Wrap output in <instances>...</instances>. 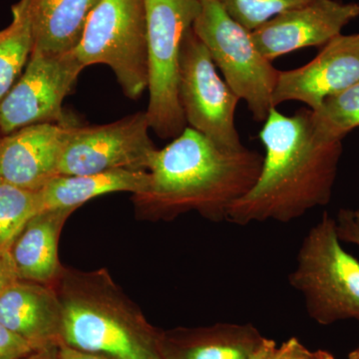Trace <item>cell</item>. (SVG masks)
I'll list each match as a JSON object with an SVG mask.
<instances>
[{"instance_id": "1", "label": "cell", "mask_w": 359, "mask_h": 359, "mask_svg": "<svg viewBox=\"0 0 359 359\" xmlns=\"http://www.w3.org/2000/svg\"><path fill=\"white\" fill-rule=\"evenodd\" d=\"M311 114V109L292 116L271 110L259 135L266 150L261 174L231 208L226 222L290 223L330 203L342 144L316 138Z\"/></svg>"}, {"instance_id": "2", "label": "cell", "mask_w": 359, "mask_h": 359, "mask_svg": "<svg viewBox=\"0 0 359 359\" xmlns=\"http://www.w3.org/2000/svg\"><path fill=\"white\" fill-rule=\"evenodd\" d=\"M264 156L244 148L226 151L187 127L157 150L148 169L147 191L137 199L157 218L196 211L219 223L256 183Z\"/></svg>"}, {"instance_id": "3", "label": "cell", "mask_w": 359, "mask_h": 359, "mask_svg": "<svg viewBox=\"0 0 359 359\" xmlns=\"http://www.w3.org/2000/svg\"><path fill=\"white\" fill-rule=\"evenodd\" d=\"M62 306L61 342L117 359H162L160 332L105 269H63L53 283Z\"/></svg>"}, {"instance_id": "4", "label": "cell", "mask_w": 359, "mask_h": 359, "mask_svg": "<svg viewBox=\"0 0 359 359\" xmlns=\"http://www.w3.org/2000/svg\"><path fill=\"white\" fill-rule=\"evenodd\" d=\"M340 242L337 221L325 212L302 240L289 276L309 316L323 325L359 320V261Z\"/></svg>"}, {"instance_id": "5", "label": "cell", "mask_w": 359, "mask_h": 359, "mask_svg": "<svg viewBox=\"0 0 359 359\" xmlns=\"http://www.w3.org/2000/svg\"><path fill=\"white\" fill-rule=\"evenodd\" d=\"M147 18V117L162 139L176 138L187 128L179 99L182 43L200 11V0H144Z\"/></svg>"}, {"instance_id": "6", "label": "cell", "mask_w": 359, "mask_h": 359, "mask_svg": "<svg viewBox=\"0 0 359 359\" xmlns=\"http://www.w3.org/2000/svg\"><path fill=\"white\" fill-rule=\"evenodd\" d=\"M192 29L218 66L236 95L247 103L252 119L264 122L273 109V94L280 70L264 57L252 32L224 11L218 0H200Z\"/></svg>"}, {"instance_id": "7", "label": "cell", "mask_w": 359, "mask_h": 359, "mask_svg": "<svg viewBox=\"0 0 359 359\" xmlns=\"http://www.w3.org/2000/svg\"><path fill=\"white\" fill-rule=\"evenodd\" d=\"M84 67L109 66L125 95L148 88L147 18L144 0H100L74 50Z\"/></svg>"}, {"instance_id": "8", "label": "cell", "mask_w": 359, "mask_h": 359, "mask_svg": "<svg viewBox=\"0 0 359 359\" xmlns=\"http://www.w3.org/2000/svg\"><path fill=\"white\" fill-rule=\"evenodd\" d=\"M179 99L191 128L223 150L245 148L235 124L241 99L219 76L209 51L192 27L182 43Z\"/></svg>"}, {"instance_id": "9", "label": "cell", "mask_w": 359, "mask_h": 359, "mask_svg": "<svg viewBox=\"0 0 359 359\" xmlns=\"http://www.w3.org/2000/svg\"><path fill=\"white\" fill-rule=\"evenodd\" d=\"M147 113L109 124L71 127L59 175L81 176L113 170L148 171L158 149L149 136Z\"/></svg>"}, {"instance_id": "10", "label": "cell", "mask_w": 359, "mask_h": 359, "mask_svg": "<svg viewBox=\"0 0 359 359\" xmlns=\"http://www.w3.org/2000/svg\"><path fill=\"white\" fill-rule=\"evenodd\" d=\"M84 66L75 52L32 51L20 79L0 102V130L7 135L42 123L69 124L63 102Z\"/></svg>"}, {"instance_id": "11", "label": "cell", "mask_w": 359, "mask_h": 359, "mask_svg": "<svg viewBox=\"0 0 359 359\" xmlns=\"http://www.w3.org/2000/svg\"><path fill=\"white\" fill-rule=\"evenodd\" d=\"M359 16V4L313 0L278 14L252 32L259 52L269 61L306 47L325 45Z\"/></svg>"}, {"instance_id": "12", "label": "cell", "mask_w": 359, "mask_h": 359, "mask_svg": "<svg viewBox=\"0 0 359 359\" xmlns=\"http://www.w3.org/2000/svg\"><path fill=\"white\" fill-rule=\"evenodd\" d=\"M359 82V33L334 37L308 65L280 71L273 106L299 101L311 111L325 99Z\"/></svg>"}, {"instance_id": "13", "label": "cell", "mask_w": 359, "mask_h": 359, "mask_svg": "<svg viewBox=\"0 0 359 359\" xmlns=\"http://www.w3.org/2000/svg\"><path fill=\"white\" fill-rule=\"evenodd\" d=\"M72 126V123H42L4 135L0 139L1 183L30 191L43 189L59 175Z\"/></svg>"}, {"instance_id": "14", "label": "cell", "mask_w": 359, "mask_h": 359, "mask_svg": "<svg viewBox=\"0 0 359 359\" xmlns=\"http://www.w3.org/2000/svg\"><path fill=\"white\" fill-rule=\"evenodd\" d=\"M62 306L52 285L18 280L0 297V323L39 351L60 346Z\"/></svg>"}, {"instance_id": "15", "label": "cell", "mask_w": 359, "mask_h": 359, "mask_svg": "<svg viewBox=\"0 0 359 359\" xmlns=\"http://www.w3.org/2000/svg\"><path fill=\"white\" fill-rule=\"evenodd\" d=\"M263 335L254 325L217 323L160 332L162 359H250Z\"/></svg>"}, {"instance_id": "16", "label": "cell", "mask_w": 359, "mask_h": 359, "mask_svg": "<svg viewBox=\"0 0 359 359\" xmlns=\"http://www.w3.org/2000/svg\"><path fill=\"white\" fill-rule=\"evenodd\" d=\"M73 212L42 210L26 224L9 252L18 280L43 285L56 282L63 269L58 257L59 237Z\"/></svg>"}, {"instance_id": "17", "label": "cell", "mask_w": 359, "mask_h": 359, "mask_svg": "<svg viewBox=\"0 0 359 359\" xmlns=\"http://www.w3.org/2000/svg\"><path fill=\"white\" fill-rule=\"evenodd\" d=\"M33 50L70 53L77 48L92 11L100 0H25Z\"/></svg>"}, {"instance_id": "18", "label": "cell", "mask_w": 359, "mask_h": 359, "mask_svg": "<svg viewBox=\"0 0 359 359\" xmlns=\"http://www.w3.org/2000/svg\"><path fill=\"white\" fill-rule=\"evenodd\" d=\"M149 174L143 170H113L81 176L58 175L40 190L42 210H76L98 196L129 192L140 196L147 191Z\"/></svg>"}, {"instance_id": "19", "label": "cell", "mask_w": 359, "mask_h": 359, "mask_svg": "<svg viewBox=\"0 0 359 359\" xmlns=\"http://www.w3.org/2000/svg\"><path fill=\"white\" fill-rule=\"evenodd\" d=\"M33 50V39L25 0L13 6V21L0 37V102L20 79Z\"/></svg>"}, {"instance_id": "20", "label": "cell", "mask_w": 359, "mask_h": 359, "mask_svg": "<svg viewBox=\"0 0 359 359\" xmlns=\"http://www.w3.org/2000/svg\"><path fill=\"white\" fill-rule=\"evenodd\" d=\"M313 135L323 142L341 141L359 127V82L328 97L318 110L311 111Z\"/></svg>"}, {"instance_id": "21", "label": "cell", "mask_w": 359, "mask_h": 359, "mask_svg": "<svg viewBox=\"0 0 359 359\" xmlns=\"http://www.w3.org/2000/svg\"><path fill=\"white\" fill-rule=\"evenodd\" d=\"M41 211L40 191L0 183V256H8L26 224Z\"/></svg>"}, {"instance_id": "22", "label": "cell", "mask_w": 359, "mask_h": 359, "mask_svg": "<svg viewBox=\"0 0 359 359\" xmlns=\"http://www.w3.org/2000/svg\"><path fill=\"white\" fill-rule=\"evenodd\" d=\"M231 18L254 32L278 14L313 0H218Z\"/></svg>"}, {"instance_id": "23", "label": "cell", "mask_w": 359, "mask_h": 359, "mask_svg": "<svg viewBox=\"0 0 359 359\" xmlns=\"http://www.w3.org/2000/svg\"><path fill=\"white\" fill-rule=\"evenodd\" d=\"M37 351L32 344L0 323V359H21Z\"/></svg>"}, {"instance_id": "24", "label": "cell", "mask_w": 359, "mask_h": 359, "mask_svg": "<svg viewBox=\"0 0 359 359\" xmlns=\"http://www.w3.org/2000/svg\"><path fill=\"white\" fill-rule=\"evenodd\" d=\"M271 359H318V351H311L297 337H292L276 347Z\"/></svg>"}, {"instance_id": "25", "label": "cell", "mask_w": 359, "mask_h": 359, "mask_svg": "<svg viewBox=\"0 0 359 359\" xmlns=\"http://www.w3.org/2000/svg\"><path fill=\"white\" fill-rule=\"evenodd\" d=\"M337 224L340 241L351 243L359 248V229L354 222L353 211L341 210Z\"/></svg>"}, {"instance_id": "26", "label": "cell", "mask_w": 359, "mask_h": 359, "mask_svg": "<svg viewBox=\"0 0 359 359\" xmlns=\"http://www.w3.org/2000/svg\"><path fill=\"white\" fill-rule=\"evenodd\" d=\"M18 280L11 257L0 256V297Z\"/></svg>"}, {"instance_id": "27", "label": "cell", "mask_w": 359, "mask_h": 359, "mask_svg": "<svg viewBox=\"0 0 359 359\" xmlns=\"http://www.w3.org/2000/svg\"><path fill=\"white\" fill-rule=\"evenodd\" d=\"M59 359H117L106 354L88 353V351H78L65 344L58 347Z\"/></svg>"}, {"instance_id": "28", "label": "cell", "mask_w": 359, "mask_h": 359, "mask_svg": "<svg viewBox=\"0 0 359 359\" xmlns=\"http://www.w3.org/2000/svg\"><path fill=\"white\" fill-rule=\"evenodd\" d=\"M276 347L275 340L264 337L256 351L250 355V359H271Z\"/></svg>"}, {"instance_id": "29", "label": "cell", "mask_w": 359, "mask_h": 359, "mask_svg": "<svg viewBox=\"0 0 359 359\" xmlns=\"http://www.w3.org/2000/svg\"><path fill=\"white\" fill-rule=\"evenodd\" d=\"M59 346L43 347L21 359H59Z\"/></svg>"}, {"instance_id": "30", "label": "cell", "mask_w": 359, "mask_h": 359, "mask_svg": "<svg viewBox=\"0 0 359 359\" xmlns=\"http://www.w3.org/2000/svg\"><path fill=\"white\" fill-rule=\"evenodd\" d=\"M318 354L320 359H335L332 353H327L325 351H318Z\"/></svg>"}, {"instance_id": "31", "label": "cell", "mask_w": 359, "mask_h": 359, "mask_svg": "<svg viewBox=\"0 0 359 359\" xmlns=\"http://www.w3.org/2000/svg\"><path fill=\"white\" fill-rule=\"evenodd\" d=\"M348 359H359V347L349 353Z\"/></svg>"}, {"instance_id": "32", "label": "cell", "mask_w": 359, "mask_h": 359, "mask_svg": "<svg viewBox=\"0 0 359 359\" xmlns=\"http://www.w3.org/2000/svg\"><path fill=\"white\" fill-rule=\"evenodd\" d=\"M353 216L354 222H355L356 226L359 229V209L356 210V211H353Z\"/></svg>"}, {"instance_id": "33", "label": "cell", "mask_w": 359, "mask_h": 359, "mask_svg": "<svg viewBox=\"0 0 359 359\" xmlns=\"http://www.w3.org/2000/svg\"><path fill=\"white\" fill-rule=\"evenodd\" d=\"M2 35H4V30H0V37H1Z\"/></svg>"}, {"instance_id": "34", "label": "cell", "mask_w": 359, "mask_h": 359, "mask_svg": "<svg viewBox=\"0 0 359 359\" xmlns=\"http://www.w3.org/2000/svg\"><path fill=\"white\" fill-rule=\"evenodd\" d=\"M0 183H1V181H0Z\"/></svg>"}, {"instance_id": "35", "label": "cell", "mask_w": 359, "mask_h": 359, "mask_svg": "<svg viewBox=\"0 0 359 359\" xmlns=\"http://www.w3.org/2000/svg\"><path fill=\"white\" fill-rule=\"evenodd\" d=\"M318 359H320V358H318Z\"/></svg>"}]
</instances>
